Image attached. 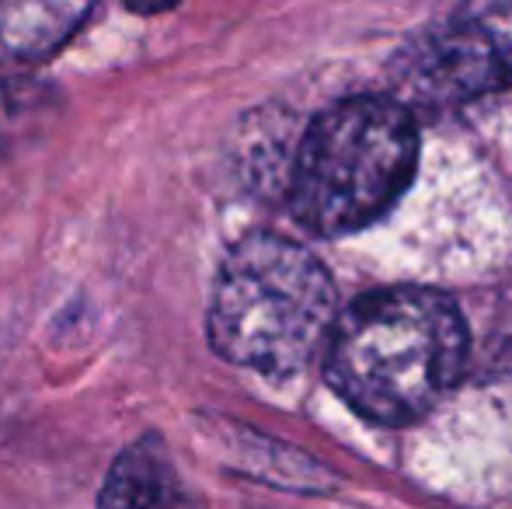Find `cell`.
<instances>
[{
  "label": "cell",
  "instance_id": "6da1fadb",
  "mask_svg": "<svg viewBox=\"0 0 512 509\" xmlns=\"http://www.w3.org/2000/svg\"><path fill=\"white\" fill-rule=\"evenodd\" d=\"M467 356L457 304L429 286H384L338 311L324 377L345 405L380 426H408L443 401Z\"/></svg>",
  "mask_w": 512,
  "mask_h": 509
},
{
  "label": "cell",
  "instance_id": "7a4b0ae2",
  "mask_svg": "<svg viewBox=\"0 0 512 509\" xmlns=\"http://www.w3.org/2000/svg\"><path fill=\"white\" fill-rule=\"evenodd\" d=\"M335 318V283L304 245L248 234L216 272L209 342L237 367L283 377L324 349Z\"/></svg>",
  "mask_w": 512,
  "mask_h": 509
},
{
  "label": "cell",
  "instance_id": "3957f363",
  "mask_svg": "<svg viewBox=\"0 0 512 509\" xmlns=\"http://www.w3.org/2000/svg\"><path fill=\"white\" fill-rule=\"evenodd\" d=\"M415 116L387 95L331 105L300 140L290 210L310 234L342 238L377 224L415 175Z\"/></svg>",
  "mask_w": 512,
  "mask_h": 509
},
{
  "label": "cell",
  "instance_id": "277c9868",
  "mask_svg": "<svg viewBox=\"0 0 512 509\" xmlns=\"http://www.w3.org/2000/svg\"><path fill=\"white\" fill-rule=\"evenodd\" d=\"M512 88V4H478L411 35L391 60V95L415 112H450Z\"/></svg>",
  "mask_w": 512,
  "mask_h": 509
},
{
  "label": "cell",
  "instance_id": "5b68a950",
  "mask_svg": "<svg viewBox=\"0 0 512 509\" xmlns=\"http://www.w3.org/2000/svg\"><path fill=\"white\" fill-rule=\"evenodd\" d=\"M98 509H192V496L161 443L143 436L112 461Z\"/></svg>",
  "mask_w": 512,
  "mask_h": 509
},
{
  "label": "cell",
  "instance_id": "8992f818",
  "mask_svg": "<svg viewBox=\"0 0 512 509\" xmlns=\"http://www.w3.org/2000/svg\"><path fill=\"white\" fill-rule=\"evenodd\" d=\"M91 18V4H53V0H28L7 4L0 0V60L35 63L53 56L70 42V35Z\"/></svg>",
  "mask_w": 512,
  "mask_h": 509
}]
</instances>
